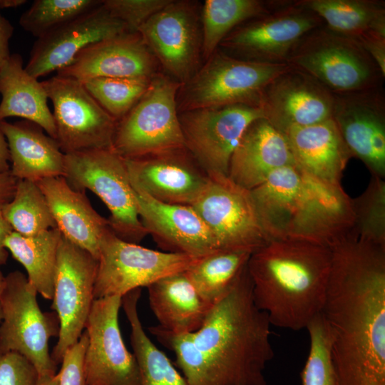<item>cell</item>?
Returning a JSON list of instances; mask_svg holds the SVG:
<instances>
[{"label": "cell", "mask_w": 385, "mask_h": 385, "mask_svg": "<svg viewBox=\"0 0 385 385\" xmlns=\"http://www.w3.org/2000/svg\"><path fill=\"white\" fill-rule=\"evenodd\" d=\"M150 80L101 77L82 83L100 106L118 122L145 93Z\"/></svg>", "instance_id": "cell-38"}, {"label": "cell", "mask_w": 385, "mask_h": 385, "mask_svg": "<svg viewBox=\"0 0 385 385\" xmlns=\"http://www.w3.org/2000/svg\"><path fill=\"white\" fill-rule=\"evenodd\" d=\"M332 249L295 240H269L247 262L256 307L272 326L306 329L322 311Z\"/></svg>", "instance_id": "cell-2"}, {"label": "cell", "mask_w": 385, "mask_h": 385, "mask_svg": "<svg viewBox=\"0 0 385 385\" xmlns=\"http://www.w3.org/2000/svg\"><path fill=\"white\" fill-rule=\"evenodd\" d=\"M250 192L268 240H302L332 248L352 230L351 198L342 185L294 165L274 170Z\"/></svg>", "instance_id": "cell-4"}, {"label": "cell", "mask_w": 385, "mask_h": 385, "mask_svg": "<svg viewBox=\"0 0 385 385\" xmlns=\"http://www.w3.org/2000/svg\"><path fill=\"white\" fill-rule=\"evenodd\" d=\"M140 294V288L126 293L122 297L121 306L130 325V342L141 385H189L168 357L145 334L138 312Z\"/></svg>", "instance_id": "cell-32"}, {"label": "cell", "mask_w": 385, "mask_h": 385, "mask_svg": "<svg viewBox=\"0 0 385 385\" xmlns=\"http://www.w3.org/2000/svg\"><path fill=\"white\" fill-rule=\"evenodd\" d=\"M200 257L158 251L125 242L110 229L99 245L94 299L126 293L187 270Z\"/></svg>", "instance_id": "cell-11"}, {"label": "cell", "mask_w": 385, "mask_h": 385, "mask_svg": "<svg viewBox=\"0 0 385 385\" xmlns=\"http://www.w3.org/2000/svg\"><path fill=\"white\" fill-rule=\"evenodd\" d=\"M0 121L19 117L39 125L56 139V128L41 81L29 74L20 54H11L0 68Z\"/></svg>", "instance_id": "cell-28"}, {"label": "cell", "mask_w": 385, "mask_h": 385, "mask_svg": "<svg viewBox=\"0 0 385 385\" xmlns=\"http://www.w3.org/2000/svg\"><path fill=\"white\" fill-rule=\"evenodd\" d=\"M158 63L138 32H126L91 44L56 75L81 82L101 77L150 79Z\"/></svg>", "instance_id": "cell-23"}, {"label": "cell", "mask_w": 385, "mask_h": 385, "mask_svg": "<svg viewBox=\"0 0 385 385\" xmlns=\"http://www.w3.org/2000/svg\"><path fill=\"white\" fill-rule=\"evenodd\" d=\"M306 329L309 337V350L301 373L302 385H337L329 331L322 314Z\"/></svg>", "instance_id": "cell-39"}, {"label": "cell", "mask_w": 385, "mask_h": 385, "mask_svg": "<svg viewBox=\"0 0 385 385\" xmlns=\"http://www.w3.org/2000/svg\"><path fill=\"white\" fill-rule=\"evenodd\" d=\"M330 30L358 40L366 36L385 37V4L377 0H299Z\"/></svg>", "instance_id": "cell-30"}, {"label": "cell", "mask_w": 385, "mask_h": 385, "mask_svg": "<svg viewBox=\"0 0 385 385\" xmlns=\"http://www.w3.org/2000/svg\"><path fill=\"white\" fill-rule=\"evenodd\" d=\"M295 165L325 183L342 185L343 172L352 155L332 118L283 133Z\"/></svg>", "instance_id": "cell-26"}, {"label": "cell", "mask_w": 385, "mask_h": 385, "mask_svg": "<svg viewBox=\"0 0 385 385\" xmlns=\"http://www.w3.org/2000/svg\"><path fill=\"white\" fill-rule=\"evenodd\" d=\"M4 282H5V277L3 275V274L0 272V294L3 290V288L4 287Z\"/></svg>", "instance_id": "cell-50"}, {"label": "cell", "mask_w": 385, "mask_h": 385, "mask_svg": "<svg viewBox=\"0 0 385 385\" xmlns=\"http://www.w3.org/2000/svg\"><path fill=\"white\" fill-rule=\"evenodd\" d=\"M186 150L208 174L227 175L232 155L260 107L237 104L178 113Z\"/></svg>", "instance_id": "cell-16"}, {"label": "cell", "mask_w": 385, "mask_h": 385, "mask_svg": "<svg viewBox=\"0 0 385 385\" xmlns=\"http://www.w3.org/2000/svg\"><path fill=\"white\" fill-rule=\"evenodd\" d=\"M294 165L286 137L262 118L253 121L244 133L230 158L227 176L251 190L274 170Z\"/></svg>", "instance_id": "cell-24"}, {"label": "cell", "mask_w": 385, "mask_h": 385, "mask_svg": "<svg viewBox=\"0 0 385 385\" xmlns=\"http://www.w3.org/2000/svg\"><path fill=\"white\" fill-rule=\"evenodd\" d=\"M4 204H0V265L6 264L9 252L4 246L6 238L14 232L11 226L4 216L2 207Z\"/></svg>", "instance_id": "cell-46"}, {"label": "cell", "mask_w": 385, "mask_h": 385, "mask_svg": "<svg viewBox=\"0 0 385 385\" xmlns=\"http://www.w3.org/2000/svg\"><path fill=\"white\" fill-rule=\"evenodd\" d=\"M287 63L309 75L334 95L379 88L384 78L356 41L324 24L302 38Z\"/></svg>", "instance_id": "cell-6"}, {"label": "cell", "mask_w": 385, "mask_h": 385, "mask_svg": "<svg viewBox=\"0 0 385 385\" xmlns=\"http://www.w3.org/2000/svg\"><path fill=\"white\" fill-rule=\"evenodd\" d=\"M101 4L102 0H35L21 16L19 24L39 38Z\"/></svg>", "instance_id": "cell-36"}, {"label": "cell", "mask_w": 385, "mask_h": 385, "mask_svg": "<svg viewBox=\"0 0 385 385\" xmlns=\"http://www.w3.org/2000/svg\"><path fill=\"white\" fill-rule=\"evenodd\" d=\"M97 267V259L61 235L51 305L60 324L58 339L51 354L56 364L85 329L94 301Z\"/></svg>", "instance_id": "cell-15"}, {"label": "cell", "mask_w": 385, "mask_h": 385, "mask_svg": "<svg viewBox=\"0 0 385 385\" xmlns=\"http://www.w3.org/2000/svg\"><path fill=\"white\" fill-rule=\"evenodd\" d=\"M37 291L27 277L16 270L5 276L0 294V351H15L25 356L38 377L56 374V364L49 353V341L59 334L56 313L43 312Z\"/></svg>", "instance_id": "cell-9"}, {"label": "cell", "mask_w": 385, "mask_h": 385, "mask_svg": "<svg viewBox=\"0 0 385 385\" xmlns=\"http://www.w3.org/2000/svg\"><path fill=\"white\" fill-rule=\"evenodd\" d=\"M41 83L53 104L56 140L64 154L112 149L117 121L81 81L56 75Z\"/></svg>", "instance_id": "cell-13"}, {"label": "cell", "mask_w": 385, "mask_h": 385, "mask_svg": "<svg viewBox=\"0 0 385 385\" xmlns=\"http://www.w3.org/2000/svg\"><path fill=\"white\" fill-rule=\"evenodd\" d=\"M10 156L5 137L0 131V173L10 171Z\"/></svg>", "instance_id": "cell-47"}, {"label": "cell", "mask_w": 385, "mask_h": 385, "mask_svg": "<svg viewBox=\"0 0 385 385\" xmlns=\"http://www.w3.org/2000/svg\"><path fill=\"white\" fill-rule=\"evenodd\" d=\"M38 374L29 360L15 351H0V385H37Z\"/></svg>", "instance_id": "cell-41"}, {"label": "cell", "mask_w": 385, "mask_h": 385, "mask_svg": "<svg viewBox=\"0 0 385 385\" xmlns=\"http://www.w3.org/2000/svg\"><path fill=\"white\" fill-rule=\"evenodd\" d=\"M191 206L206 225L218 250L253 252L268 241L250 190L227 175L210 174L205 188Z\"/></svg>", "instance_id": "cell-14"}, {"label": "cell", "mask_w": 385, "mask_h": 385, "mask_svg": "<svg viewBox=\"0 0 385 385\" xmlns=\"http://www.w3.org/2000/svg\"><path fill=\"white\" fill-rule=\"evenodd\" d=\"M10 156V172L17 180L38 182L63 176L65 154L56 140L37 124L0 121Z\"/></svg>", "instance_id": "cell-27"}, {"label": "cell", "mask_w": 385, "mask_h": 385, "mask_svg": "<svg viewBox=\"0 0 385 385\" xmlns=\"http://www.w3.org/2000/svg\"><path fill=\"white\" fill-rule=\"evenodd\" d=\"M171 0H102L111 16L123 22L130 33L140 27L153 14L167 6Z\"/></svg>", "instance_id": "cell-40"}, {"label": "cell", "mask_w": 385, "mask_h": 385, "mask_svg": "<svg viewBox=\"0 0 385 385\" xmlns=\"http://www.w3.org/2000/svg\"><path fill=\"white\" fill-rule=\"evenodd\" d=\"M126 32L125 24L111 16L101 4L37 38L25 69L38 79L68 66L87 46Z\"/></svg>", "instance_id": "cell-21"}, {"label": "cell", "mask_w": 385, "mask_h": 385, "mask_svg": "<svg viewBox=\"0 0 385 385\" xmlns=\"http://www.w3.org/2000/svg\"><path fill=\"white\" fill-rule=\"evenodd\" d=\"M322 315L337 385H385V246L348 235L331 248Z\"/></svg>", "instance_id": "cell-1"}, {"label": "cell", "mask_w": 385, "mask_h": 385, "mask_svg": "<svg viewBox=\"0 0 385 385\" xmlns=\"http://www.w3.org/2000/svg\"><path fill=\"white\" fill-rule=\"evenodd\" d=\"M13 32L12 25L0 14V68L11 56L9 45Z\"/></svg>", "instance_id": "cell-44"}, {"label": "cell", "mask_w": 385, "mask_h": 385, "mask_svg": "<svg viewBox=\"0 0 385 385\" xmlns=\"http://www.w3.org/2000/svg\"><path fill=\"white\" fill-rule=\"evenodd\" d=\"M182 83L158 71L145 93L117 122L112 150L133 159L185 148L176 97Z\"/></svg>", "instance_id": "cell-8"}, {"label": "cell", "mask_w": 385, "mask_h": 385, "mask_svg": "<svg viewBox=\"0 0 385 385\" xmlns=\"http://www.w3.org/2000/svg\"><path fill=\"white\" fill-rule=\"evenodd\" d=\"M63 177L76 190L96 194L110 212L109 227L120 239L140 243L148 235L137 210L125 160L112 149L65 154Z\"/></svg>", "instance_id": "cell-7"}, {"label": "cell", "mask_w": 385, "mask_h": 385, "mask_svg": "<svg viewBox=\"0 0 385 385\" xmlns=\"http://www.w3.org/2000/svg\"><path fill=\"white\" fill-rule=\"evenodd\" d=\"M289 68L287 63L237 58L217 48L181 84L178 112L237 104L260 108L267 86Z\"/></svg>", "instance_id": "cell-5"}, {"label": "cell", "mask_w": 385, "mask_h": 385, "mask_svg": "<svg viewBox=\"0 0 385 385\" xmlns=\"http://www.w3.org/2000/svg\"><path fill=\"white\" fill-rule=\"evenodd\" d=\"M36 183L61 235L98 260L101 240L110 229L108 219L95 210L84 191L72 188L63 176Z\"/></svg>", "instance_id": "cell-25"}, {"label": "cell", "mask_w": 385, "mask_h": 385, "mask_svg": "<svg viewBox=\"0 0 385 385\" xmlns=\"http://www.w3.org/2000/svg\"><path fill=\"white\" fill-rule=\"evenodd\" d=\"M14 232L25 237L57 228L45 196L36 182L17 180L12 199L3 205Z\"/></svg>", "instance_id": "cell-35"}, {"label": "cell", "mask_w": 385, "mask_h": 385, "mask_svg": "<svg viewBox=\"0 0 385 385\" xmlns=\"http://www.w3.org/2000/svg\"><path fill=\"white\" fill-rule=\"evenodd\" d=\"M356 41L385 76V37L379 36H366Z\"/></svg>", "instance_id": "cell-43"}, {"label": "cell", "mask_w": 385, "mask_h": 385, "mask_svg": "<svg viewBox=\"0 0 385 385\" xmlns=\"http://www.w3.org/2000/svg\"><path fill=\"white\" fill-rule=\"evenodd\" d=\"M1 319H2V314H1V307H0V322L1 321Z\"/></svg>", "instance_id": "cell-51"}, {"label": "cell", "mask_w": 385, "mask_h": 385, "mask_svg": "<svg viewBox=\"0 0 385 385\" xmlns=\"http://www.w3.org/2000/svg\"><path fill=\"white\" fill-rule=\"evenodd\" d=\"M124 160L132 186L163 203L192 205L209 180L186 148Z\"/></svg>", "instance_id": "cell-19"}, {"label": "cell", "mask_w": 385, "mask_h": 385, "mask_svg": "<svg viewBox=\"0 0 385 385\" xmlns=\"http://www.w3.org/2000/svg\"><path fill=\"white\" fill-rule=\"evenodd\" d=\"M147 288L158 326L174 333L198 330L212 307L197 292L185 271L160 278Z\"/></svg>", "instance_id": "cell-29"}, {"label": "cell", "mask_w": 385, "mask_h": 385, "mask_svg": "<svg viewBox=\"0 0 385 385\" xmlns=\"http://www.w3.org/2000/svg\"><path fill=\"white\" fill-rule=\"evenodd\" d=\"M324 24L319 16L298 1H285L237 26L218 48L242 60L287 63L302 38Z\"/></svg>", "instance_id": "cell-10"}, {"label": "cell", "mask_w": 385, "mask_h": 385, "mask_svg": "<svg viewBox=\"0 0 385 385\" xmlns=\"http://www.w3.org/2000/svg\"><path fill=\"white\" fill-rule=\"evenodd\" d=\"M61 234L57 228L25 237L12 232L4 246L27 272L29 282L37 292L52 299L57 252Z\"/></svg>", "instance_id": "cell-31"}, {"label": "cell", "mask_w": 385, "mask_h": 385, "mask_svg": "<svg viewBox=\"0 0 385 385\" xmlns=\"http://www.w3.org/2000/svg\"><path fill=\"white\" fill-rule=\"evenodd\" d=\"M334 100L319 81L289 66L267 86L260 108L264 118L283 133L332 118Z\"/></svg>", "instance_id": "cell-20"}, {"label": "cell", "mask_w": 385, "mask_h": 385, "mask_svg": "<svg viewBox=\"0 0 385 385\" xmlns=\"http://www.w3.org/2000/svg\"><path fill=\"white\" fill-rule=\"evenodd\" d=\"M26 2V0H0V9L16 8Z\"/></svg>", "instance_id": "cell-48"}, {"label": "cell", "mask_w": 385, "mask_h": 385, "mask_svg": "<svg viewBox=\"0 0 385 385\" xmlns=\"http://www.w3.org/2000/svg\"><path fill=\"white\" fill-rule=\"evenodd\" d=\"M87 342V334L84 331L78 341L66 350L58 372V385H89L84 368Z\"/></svg>", "instance_id": "cell-42"}, {"label": "cell", "mask_w": 385, "mask_h": 385, "mask_svg": "<svg viewBox=\"0 0 385 385\" xmlns=\"http://www.w3.org/2000/svg\"><path fill=\"white\" fill-rule=\"evenodd\" d=\"M164 73L180 83L202 66L201 7L196 1L171 0L138 29Z\"/></svg>", "instance_id": "cell-12"}, {"label": "cell", "mask_w": 385, "mask_h": 385, "mask_svg": "<svg viewBox=\"0 0 385 385\" xmlns=\"http://www.w3.org/2000/svg\"><path fill=\"white\" fill-rule=\"evenodd\" d=\"M285 1L206 0L201 7L202 56L206 61L221 41L243 22L264 14Z\"/></svg>", "instance_id": "cell-33"}, {"label": "cell", "mask_w": 385, "mask_h": 385, "mask_svg": "<svg viewBox=\"0 0 385 385\" xmlns=\"http://www.w3.org/2000/svg\"><path fill=\"white\" fill-rule=\"evenodd\" d=\"M16 181L10 171L0 173V204H5L12 199Z\"/></svg>", "instance_id": "cell-45"}, {"label": "cell", "mask_w": 385, "mask_h": 385, "mask_svg": "<svg viewBox=\"0 0 385 385\" xmlns=\"http://www.w3.org/2000/svg\"><path fill=\"white\" fill-rule=\"evenodd\" d=\"M58 375L56 373L53 376H45L38 377L37 385H58Z\"/></svg>", "instance_id": "cell-49"}, {"label": "cell", "mask_w": 385, "mask_h": 385, "mask_svg": "<svg viewBox=\"0 0 385 385\" xmlns=\"http://www.w3.org/2000/svg\"><path fill=\"white\" fill-rule=\"evenodd\" d=\"M332 119L352 157L385 177V101L381 88L335 95Z\"/></svg>", "instance_id": "cell-18"}, {"label": "cell", "mask_w": 385, "mask_h": 385, "mask_svg": "<svg viewBox=\"0 0 385 385\" xmlns=\"http://www.w3.org/2000/svg\"><path fill=\"white\" fill-rule=\"evenodd\" d=\"M122 297L94 299L85 327L84 368L89 385H141L137 361L126 348L118 322Z\"/></svg>", "instance_id": "cell-17"}, {"label": "cell", "mask_w": 385, "mask_h": 385, "mask_svg": "<svg viewBox=\"0 0 385 385\" xmlns=\"http://www.w3.org/2000/svg\"><path fill=\"white\" fill-rule=\"evenodd\" d=\"M133 188L140 220L164 252L201 257L218 250L206 225L191 205L163 203Z\"/></svg>", "instance_id": "cell-22"}, {"label": "cell", "mask_w": 385, "mask_h": 385, "mask_svg": "<svg viewBox=\"0 0 385 385\" xmlns=\"http://www.w3.org/2000/svg\"><path fill=\"white\" fill-rule=\"evenodd\" d=\"M271 326L254 303L246 267L191 333L205 359L209 385H267L265 371L274 354Z\"/></svg>", "instance_id": "cell-3"}, {"label": "cell", "mask_w": 385, "mask_h": 385, "mask_svg": "<svg viewBox=\"0 0 385 385\" xmlns=\"http://www.w3.org/2000/svg\"><path fill=\"white\" fill-rule=\"evenodd\" d=\"M354 225L357 238L385 246V181L371 175L364 192L352 199Z\"/></svg>", "instance_id": "cell-37"}, {"label": "cell", "mask_w": 385, "mask_h": 385, "mask_svg": "<svg viewBox=\"0 0 385 385\" xmlns=\"http://www.w3.org/2000/svg\"><path fill=\"white\" fill-rule=\"evenodd\" d=\"M252 253L245 250H218L200 257L185 272L201 297L212 305L242 274Z\"/></svg>", "instance_id": "cell-34"}]
</instances>
